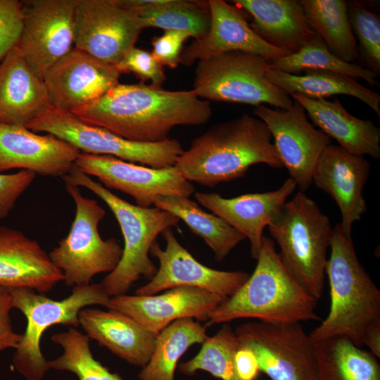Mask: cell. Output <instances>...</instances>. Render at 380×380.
Instances as JSON below:
<instances>
[{
	"label": "cell",
	"mask_w": 380,
	"mask_h": 380,
	"mask_svg": "<svg viewBox=\"0 0 380 380\" xmlns=\"http://www.w3.org/2000/svg\"><path fill=\"white\" fill-rule=\"evenodd\" d=\"M71 113L129 140L156 142L168 139L176 126L205 124L212 108L193 89L168 91L142 82L119 83Z\"/></svg>",
	"instance_id": "6da1fadb"
},
{
	"label": "cell",
	"mask_w": 380,
	"mask_h": 380,
	"mask_svg": "<svg viewBox=\"0 0 380 380\" xmlns=\"http://www.w3.org/2000/svg\"><path fill=\"white\" fill-rule=\"evenodd\" d=\"M271 138L262 120L244 114L216 124L194 139L175 167L189 182L210 187L244 177L255 164L281 168Z\"/></svg>",
	"instance_id": "7a4b0ae2"
},
{
	"label": "cell",
	"mask_w": 380,
	"mask_h": 380,
	"mask_svg": "<svg viewBox=\"0 0 380 380\" xmlns=\"http://www.w3.org/2000/svg\"><path fill=\"white\" fill-rule=\"evenodd\" d=\"M329 248L325 268L329 312L309 335L314 341L343 336L362 348L369 335L380 331V291L360 262L351 235L340 223L334 227Z\"/></svg>",
	"instance_id": "3957f363"
},
{
	"label": "cell",
	"mask_w": 380,
	"mask_h": 380,
	"mask_svg": "<svg viewBox=\"0 0 380 380\" xmlns=\"http://www.w3.org/2000/svg\"><path fill=\"white\" fill-rule=\"evenodd\" d=\"M252 274L210 314L207 326L238 319L272 324L317 321V300L281 263L272 239L263 236Z\"/></svg>",
	"instance_id": "277c9868"
},
{
	"label": "cell",
	"mask_w": 380,
	"mask_h": 380,
	"mask_svg": "<svg viewBox=\"0 0 380 380\" xmlns=\"http://www.w3.org/2000/svg\"><path fill=\"white\" fill-rule=\"evenodd\" d=\"M62 178L65 183L95 194L108 205L120 226L124 239L121 259L100 283L107 294L110 297L126 294L139 279H151L158 269L149 258L151 247L158 234L176 226L180 220L158 208H143L126 201L75 165Z\"/></svg>",
	"instance_id": "5b68a950"
},
{
	"label": "cell",
	"mask_w": 380,
	"mask_h": 380,
	"mask_svg": "<svg viewBox=\"0 0 380 380\" xmlns=\"http://www.w3.org/2000/svg\"><path fill=\"white\" fill-rule=\"evenodd\" d=\"M279 258L293 277L317 301L323 293L327 250L333 229L329 217L298 191L268 227Z\"/></svg>",
	"instance_id": "8992f818"
},
{
	"label": "cell",
	"mask_w": 380,
	"mask_h": 380,
	"mask_svg": "<svg viewBox=\"0 0 380 380\" xmlns=\"http://www.w3.org/2000/svg\"><path fill=\"white\" fill-rule=\"evenodd\" d=\"M13 308L25 316L27 324L12 357L15 370L27 380H42L49 369L40 342L49 327L63 324L77 327L81 310L92 305L107 309L110 297L101 284L72 287L70 295L56 300L30 288L10 289Z\"/></svg>",
	"instance_id": "52a82bcc"
},
{
	"label": "cell",
	"mask_w": 380,
	"mask_h": 380,
	"mask_svg": "<svg viewBox=\"0 0 380 380\" xmlns=\"http://www.w3.org/2000/svg\"><path fill=\"white\" fill-rule=\"evenodd\" d=\"M65 185L75 205V217L67 236L49 255L62 272L65 285L73 287L89 284L96 274L113 271L122 248L114 238H101L99 224L106 212L97 201L84 197L79 187Z\"/></svg>",
	"instance_id": "ba28073f"
},
{
	"label": "cell",
	"mask_w": 380,
	"mask_h": 380,
	"mask_svg": "<svg viewBox=\"0 0 380 380\" xmlns=\"http://www.w3.org/2000/svg\"><path fill=\"white\" fill-rule=\"evenodd\" d=\"M271 65L263 57L229 51L198 62L193 90L201 99L253 106L267 103L288 110L293 101L267 78Z\"/></svg>",
	"instance_id": "9c48e42d"
},
{
	"label": "cell",
	"mask_w": 380,
	"mask_h": 380,
	"mask_svg": "<svg viewBox=\"0 0 380 380\" xmlns=\"http://www.w3.org/2000/svg\"><path fill=\"white\" fill-rule=\"evenodd\" d=\"M26 127L37 133L56 136L82 153L111 156L154 168L175 166L184 151L177 139L168 138L156 142L129 140L53 106Z\"/></svg>",
	"instance_id": "30bf717a"
},
{
	"label": "cell",
	"mask_w": 380,
	"mask_h": 380,
	"mask_svg": "<svg viewBox=\"0 0 380 380\" xmlns=\"http://www.w3.org/2000/svg\"><path fill=\"white\" fill-rule=\"evenodd\" d=\"M234 331L239 346L253 351L260 371L272 380H317L315 343L300 323L255 321Z\"/></svg>",
	"instance_id": "8fae6325"
},
{
	"label": "cell",
	"mask_w": 380,
	"mask_h": 380,
	"mask_svg": "<svg viewBox=\"0 0 380 380\" xmlns=\"http://www.w3.org/2000/svg\"><path fill=\"white\" fill-rule=\"evenodd\" d=\"M75 165L84 174L98 178L106 189L132 196L136 205L143 208L153 207L158 196L189 198L195 193L194 186L175 166L154 168L111 156L82 152Z\"/></svg>",
	"instance_id": "7c38bea8"
},
{
	"label": "cell",
	"mask_w": 380,
	"mask_h": 380,
	"mask_svg": "<svg viewBox=\"0 0 380 380\" xmlns=\"http://www.w3.org/2000/svg\"><path fill=\"white\" fill-rule=\"evenodd\" d=\"M253 113L267 125L283 167L305 193L312 184L315 167L331 139L309 122L304 108L294 99L288 110L259 105Z\"/></svg>",
	"instance_id": "4fadbf2b"
},
{
	"label": "cell",
	"mask_w": 380,
	"mask_h": 380,
	"mask_svg": "<svg viewBox=\"0 0 380 380\" xmlns=\"http://www.w3.org/2000/svg\"><path fill=\"white\" fill-rule=\"evenodd\" d=\"M77 3V0H33L23 4V27L16 46L42 80L73 48Z\"/></svg>",
	"instance_id": "5bb4252c"
},
{
	"label": "cell",
	"mask_w": 380,
	"mask_h": 380,
	"mask_svg": "<svg viewBox=\"0 0 380 380\" xmlns=\"http://www.w3.org/2000/svg\"><path fill=\"white\" fill-rule=\"evenodd\" d=\"M137 18L115 0H77L74 47L115 65L141 31Z\"/></svg>",
	"instance_id": "9a60e30c"
},
{
	"label": "cell",
	"mask_w": 380,
	"mask_h": 380,
	"mask_svg": "<svg viewBox=\"0 0 380 380\" xmlns=\"http://www.w3.org/2000/svg\"><path fill=\"white\" fill-rule=\"evenodd\" d=\"M165 249L155 241L150 254L159 261L156 274L137 288L135 295L151 296L177 286L200 288L227 298L234 294L249 277L243 271H222L208 267L196 260L177 241L172 227L161 233Z\"/></svg>",
	"instance_id": "2e32d148"
},
{
	"label": "cell",
	"mask_w": 380,
	"mask_h": 380,
	"mask_svg": "<svg viewBox=\"0 0 380 380\" xmlns=\"http://www.w3.org/2000/svg\"><path fill=\"white\" fill-rule=\"evenodd\" d=\"M115 65L73 47L43 77L52 106L72 113L119 84Z\"/></svg>",
	"instance_id": "e0dca14e"
},
{
	"label": "cell",
	"mask_w": 380,
	"mask_h": 380,
	"mask_svg": "<svg viewBox=\"0 0 380 380\" xmlns=\"http://www.w3.org/2000/svg\"><path fill=\"white\" fill-rule=\"evenodd\" d=\"M224 299L200 288L177 286L159 295L113 296L108 309L129 316L148 331L158 334L179 319L208 322L212 312Z\"/></svg>",
	"instance_id": "ac0fdd59"
},
{
	"label": "cell",
	"mask_w": 380,
	"mask_h": 380,
	"mask_svg": "<svg viewBox=\"0 0 380 380\" xmlns=\"http://www.w3.org/2000/svg\"><path fill=\"white\" fill-rule=\"evenodd\" d=\"M370 169L363 156L330 144L313 170L312 184L336 202L341 214V226L348 235H351L353 223L367 211L363 189Z\"/></svg>",
	"instance_id": "d6986e66"
},
{
	"label": "cell",
	"mask_w": 380,
	"mask_h": 380,
	"mask_svg": "<svg viewBox=\"0 0 380 380\" xmlns=\"http://www.w3.org/2000/svg\"><path fill=\"white\" fill-rule=\"evenodd\" d=\"M80 153L56 136L0 123V172L20 169L36 175L63 177L75 165Z\"/></svg>",
	"instance_id": "ffe728a7"
},
{
	"label": "cell",
	"mask_w": 380,
	"mask_h": 380,
	"mask_svg": "<svg viewBox=\"0 0 380 380\" xmlns=\"http://www.w3.org/2000/svg\"><path fill=\"white\" fill-rule=\"evenodd\" d=\"M297 187L291 178L276 190L242 194L226 198L217 193L196 192L203 206L223 219L249 240L251 255L257 259L262 246L263 231L280 213L287 198Z\"/></svg>",
	"instance_id": "44dd1931"
},
{
	"label": "cell",
	"mask_w": 380,
	"mask_h": 380,
	"mask_svg": "<svg viewBox=\"0 0 380 380\" xmlns=\"http://www.w3.org/2000/svg\"><path fill=\"white\" fill-rule=\"evenodd\" d=\"M208 4L211 16L209 31L182 50V64L189 66L197 60L235 51L256 54L267 61L288 56L261 39L237 8L222 0H209Z\"/></svg>",
	"instance_id": "7402d4cb"
},
{
	"label": "cell",
	"mask_w": 380,
	"mask_h": 380,
	"mask_svg": "<svg viewBox=\"0 0 380 380\" xmlns=\"http://www.w3.org/2000/svg\"><path fill=\"white\" fill-rule=\"evenodd\" d=\"M49 253L22 232L0 224V286L30 288L39 293L63 281Z\"/></svg>",
	"instance_id": "603a6c76"
},
{
	"label": "cell",
	"mask_w": 380,
	"mask_h": 380,
	"mask_svg": "<svg viewBox=\"0 0 380 380\" xmlns=\"http://www.w3.org/2000/svg\"><path fill=\"white\" fill-rule=\"evenodd\" d=\"M52 106L43 80L15 46L0 63V123L26 127Z\"/></svg>",
	"instance_id": "cb8c5ba5"
},
{
	"label": "cell",
	"mask_w": 380,
	"mask_h": 380,
	"mask_svg": "<svg viewBox=\"0 0 380 380\" xmlns=\"http://www.w3.org/2000/svg\"><path fill=\"white\" fill-rule=\"evenodd\" d=\"M79 323L89 338L127 363L144 367L148 362L158 334L117 310L84 308Z\"/></svg>",
	"instance_id": "d4e9b609"
},
{
	"label": "cell",
	"mask_w": 380,
	"mask_h": 380,
	"mask_svg": "<svg viewBox=\"0 0 380 380\" xmlns=\"http://www.w3.org/2000/svg\"><path fill=\"white\" fill-rule=\"evenodd\" d=\"M253 18L251 28L288 56L300 51L315 34L300 0H234Z\"/></svg>",
	"instance_id": "484cf974"
},
{
	"label": "cell",
	"mask_w": 380,
	"mask_h": 380,
	"mask_svg": "<svg viewBox=\"0 0 380 380\" xmlns=\"http://www.w3.org/2000/svg\"><path fill=\"white\" fill-rule=\"evenodd\" d=\"M299 102L313 124L338 145L350 153L380 157V129L372 120L350 114L337 99H312L294 93L290 95Z\"/></svg>",
	"instance_id": "4316f807"
},
{
	"label": "cell",
	"mask_w": 380,
	"mask_h": 380,
	"mask_svg": "<svg viewBox=\"0 0 380 380\" xmlns=\"http://www.w3.org/2000/svg\"><path fill=\"white\" fill-rule=\"evenodd\" d=\"M303 75L289 74L273 69L267 72V78L289 95L294 93L312 99H326L343 94L355 97L369 106L380 116L379 94L364 87L354 78L343 73L307 70Z\"/></svg>",
	"instance_id": "83f0119b"
},
{
	"label": "cell",
	"mask_w": 380,
	"mask_h": 380,
	"mask_svg": "<svg viewBox=\"0 0 380 380\" xmlns=\"http://www.w3.org/2000/svg\"><path fill=\"white\" fill-rule=\"evenodd\" d=\"M317 380H380V364L371 352L334 336L315 341Z\"/></svg>",
	"instance_id": "f1b7e54d"
},
{
	"label": "cell",
	"mask_w": 380,
	"mask_h": 380,
	"mask_svg": "<svg viewBox=\"0 0 380 380\" xmlns=\"http://www.w3.org/2000/svg\"><path fill=\"white\" fill-rule=\"evenodd\" d=\"M154 207L182 220L213 251L217 261L223 260L246 237L223 219L203 210L188 197L158 196Z\"/></svg>",
	"instance_id": "f546056e"
},
{
	"label": "cell",
	"mask_w": 380,
	"mask_h": 380,
	"mask_svg": "<svg viewBox=\"0 0 380 380\" xmlns=\"http://www.w3.org/2000/svg\"><path fill=\"white\" fill-rule=\"evenodd\" d=\"M208 337L205 327L193 318L174 321L158 334L152 355L138 375L139 380H174L180 357Z\"/></svg>",
	"instance_id": "4dcf8cb0"
},
{
	"label": "cell",
	"mask_w": 380,
	"mask_h": 380,
	"mask_svg": "<svg viewBox=\"0 0 380 380\" xmlns=\"http://www.w3.org/2000/svg\"><path fill=\"white\" fill-rule=\"evenodd\" d=\"M307 20L328 49L338 58L353 63L358 57L357 44L343 0H300Z\"/></svg>",
	"instance_id": "1f68e13d"
},
{
	"label": "cell",
	"mask_w": 380,
	"mask_h": 380,
	"mask_svg": "<svg viewBox=\"0 0 380 380\" xmlns=\"http://www.w3.org/2000/svg\"><path fill=\"white\" fill-rule=\"evenodd\" d=\"M127 10L134 15L141 29L184 31L195 39L203 37L210 26L208 1L159 0L153 5Z\"/></svg>",
	"instance_id": "d6a6232c"
},
{
	"label": "cell",
	"mask_w": 380,
	"mask_h": 380,
	"mask_svg": "<svg viewBox=\"0 0 380 380\" xmlns=\"http://www.w3.org/2000/svg\"><path fill=\"white\" fill-rule=\"evenodd\" d=\"M267 61L272 69L289 74L307 70H322L346 74L354 79L362 78L372 87L379 86L375 73L360 65L338 58L316 33L297 53Z\"/></svg>",
	"instance_id": "836d02e7"
},
{
	"label": "cell",
	"mask_w": 380,
	"mask_h": 380,
	"mask_svg": "<svg viewBox=\"0 0 380 380\" xmlns=\"http://www.w3.org/2000/svg\"><path fill=\"white\" fill-rule=\"evenodd\" d=\"M51 339L61 346L63 352L58 357L47 360L49 369L70 372L79 380H123L94 357L90 338L75 327H70L66 331L54 334Z\"/></svg>",
	"instance_id": "e575fe53"
},
{
	"label": "cell",
	"mask_w": 380,
	"mask_h": 380,
	"mask_svg": "<svg viewBox=\"0 0 380 380\" xmlns=\"http://www.w3.org/2000/svg\"><path fill=\"white\" fill-rule=\"evenodd\" d=\"M239 347L235 331L224 323L216 334L208 336L202 343L196 356L179 365V370L188 376L203 370L222 380H242L234 363V355Z\"/></svg>",
	"instance_id": "d590c367"
},
{
	"label": "cell",
	"mask_w": 380,
	"mask_h": 380,
	"mask_svg": "<svg viewBox=\"0 0 380 380\" xmlns=\"http://www.w3.org/2000/svg\"><path fill=\"white\" fill-rule=\"evenodd\" d=\"M350 27L358 41V55L366 68L380 75V18L356 0L346 1Z\"/></svg>",
	"instance_id": "8d00e7d4"
},
{
	"label": "cell",
	"mask_w": 380,
	"mask_h": 380,
	"mask_svg": "<svg viewBox=\"0 0 380 380\" xmlns=\"http://www.w3.org/2000/svg\"><path fill=\"white\" fill-rule=\"evenodd\" d=\"M115 67L120 73L132 72L142 83L150 80L151 85L158 87H161L166 79L163 66L151 53L135 46L125 53Z\"/></svg>",
	"instance_id": "74e56055"
},
{
	"label": "cell",
	"mask_w": 380,
	"mask_h": 380,
	"mask_svg": "<svg viewBox=\"0 0 380 380\" xmlns=\"http://www.w3.org/2000/svg\"><path fill=\"white\" fill-rule=\"evenodd\" d=\"M23 21V3L0 0V63L20 39Z\"/></svg>",
	"instance_id": "f35d334b"
},
{
	"label": "cell",
	"mask_w": 380,
	"mask_h": 380,
	"mask_svg": "<svg viewBox=\"0 0 380 380\" xmlns=\"http://www.w3.org/2000/svg\"><path fill=\"white\" fill-rule=\"evenodd\" d=\"M35 177L34 172L27 170L11 174L0 173V220L8 215Z\"/></svg>",
	"instance_id": "ab89813d"
},
{
	"label": "cell",
	"mask_w": 380,
	"mask_h": 380,
	"mask_svg": "<svg viewBox=\"0 0 380 380\" xmlns=\"http://www.w3.org/2000/svg\"><path fill=\"white\" fill-rule=\"evenodd\" d=\"M190 37L184 31L164 30L163 34L152 39L151 54L162 66L176 68L180 63L183 44Z\"/></svg>",
	"instance_id": "60d3db41"
},
{
	"label": "cell",
	"mask_w": 380,
	"mask_h": 380,
	"mask_svg": "<svg viewBox=\"0 0 380 380\" xmlns=\"http://www.w3.org/2000/svg\"><path fill=\"white\" fill-rule=\"evenodd\" d=\"M12 308L10 289L0 286V352L15 349L22 338V334L13 329L11 318Z\"/></svg>",
	"instance_id": "b9f144b4"
},
{
	"label": "cell",
	"mask_w": 380,
	"mask_h": 380,
	"mask_svg": "<svg viewBox=\"0 0 380 380\" xmlns=\"http://www.w3.org/2000/svg\"><path fill=\"white\" fill-rule=\"evenodd\" d=\"M234 363L242 380H255L260 372L255 354L246 347L239 346L234 355Z\"/></svg>",
	"instance_id": "7bdbcfd3"
}]
</instances>
